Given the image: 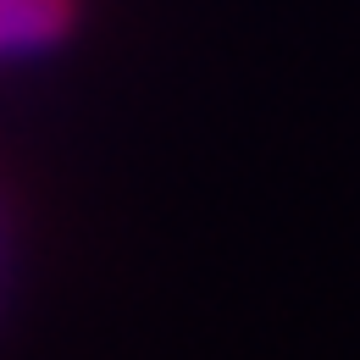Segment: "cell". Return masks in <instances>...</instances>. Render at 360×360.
I'll return each instance as SVG.
<instances>
[{
	"label": "cell",
	"mask_w": 360,
	"mask_h": 360,
	"mask_svg": "<svg viewBox=\"0 0 360 360\" xmlns=\"http://www.w3.org/2000/svg\"><path fill=\"white\" fill-rule=\"evenodd\" d=\"M72 28V0H0V50H45Z\"/></svg>",
	"instance_id": "1"
}]
</instances>
